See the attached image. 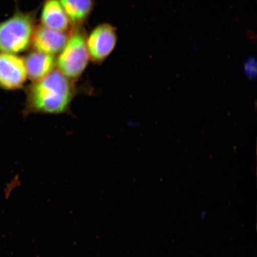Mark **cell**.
Listing matches in <instances>:
<instances>
[{
  "label": "cell",
  "instance_id": "obj_1",
  "mask_svg": "<svg viewBox=\"0 0 257 257\" xmlns=\"http://www.w3.org/2000/svg\"><path fill=\"white\" fill-rule=\"evenodd\" d=\"M73 80L59 70L32 83L27 90L26 111L35 113L59 114L68 110L75 95Z\"/></svg>",
  "mask_w": 257,
  "mask_h": 257
},
{
  "label": "cell",
  "instance_id": "obj_2",
  "mask_svg": "<svg viewBox=\"0 0 257 257\" xmlns=\"http://www.w3.org/2000/svg\"><path fill=\"white\" fill-rule=\"evenodd\" d=\"M34 15L18 12L0 23V52L18 54L32 44L35 28Z\"/></svg>",
  "mask_w": 257,
  "mask_h": 257
},
{
  "label": "cell",
  "instance_id": "obj_3",
  "mask_svg": "<svg viewBox=\"0 0 257 257\" xmlns=\"http://www.w3.org/2000/svg\"><path fill=\"white\" fill-rule=\"evenodd\" d=\"M89 60L85 32L80 27H75L56 59L57 69L67 78L75 80L85 71Z\"/></svg>",
  "mask_w": 257,
  "mask_h": 257
},
{
  "label": "cell",
  "instance_id": "obj_4",
  "mask_svg": "<svg viewBox=\"0 0 257 257\" xmlns=\"http://www.w3.org/2000/svg\"><path fill=\"white\" fill-rule=\"evenodd\" d=\"M117 40L116 30L112 25L97 26L86 37L89 60L95 63L103 62L114 50Z\"/></svg>",
  "mask_w": 257,
  "mask_h": 257
},
{
  "label": "cell",
  "instance_id": "obj_5",
  "mask_svg": "<svg viewBox=\"0 0 257 257\" xmlns=\"http://www.w3.org/2000/svg\"><path fill=\"white\" fill-rule=\"evenodd\" d=\"M28 78L24 59L0 52V88L9 91L23 87Z\"/></svg>",
  "mask_w": 257,
  "mask_h": 257
},
{
  "label": "cell",
  "instance_id": "obj_6",
  "mask_svg": "<svg viewBox=\"0 0 257 257\" xmlns=\"http://www.w3.org/2000/svg\"><path fill=\"white\" fill-rule=\"evenodd\" d=\"M70 32L51 30L41 25L35 27L31 44L35 51L56 56L65 47Z\"/></svg>",
  "mask_w": 257,
  "mask_h": 257
},
{
  "label": "cell",
  "instance_id": "obj_7",
  "mask_svg": "<svg viewBox=\"0 0 257 257\" xmlns=\"http://www.w3.org/2000/svg\"><path fill=\"white\" fill-rule=\"evenodd\" d=\"M41 25L61 32H69L72 24L59 0H46L42 9Z\"/></svg>",
  "mask_w": 257,
  "mask_h": 257
},
{
  "label": "cell",
  "instance_id": "obj_8",
  "mask_svg": "<svg viewBox=\"0 0 257 257\" xmlns=\"http://www.w3.org/2000/svg\"><path fill=\"white\" fill-rule=\"evenodd\" d=\"M29 78L32 82L44 78L55 69V56L34 51L28 54L24 59Z\"/></svg>",
  "mask_w": 257,
  "mask_h": 257
},
{
  "label": "cell",
  "instance_id": "obj_9",
  "mask_svg": "<svg viewBox=\"0 0 257 257\" xmlns=\"http://www.w3.org/2000/svg\"><path fill=\"white\" fill-rule=\"evenodd\" d=\"M72 25L80 27L87 20L94 8L93 0H59Z\"/></svg>",
  "mask_w": 257,
  "mask_h": 257
}]
</instances>
